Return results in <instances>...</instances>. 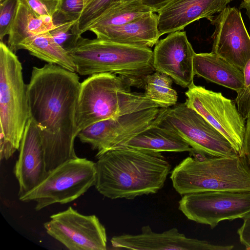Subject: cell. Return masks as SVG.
<instances>
[{"label":"cell","mask_w":250,"mask_h":250,"mask_svg":"<svg viewBox=\"0 0 250 250\" xmlns=\"http://www.w3.org/2000/svg\"><path fill=\"white\" fill-rule=\"evenodd\" d=\"M81 83L76 72L57 64L34 66L27 93L29 119L38 128L46 168L51 171L78 157L76 112Z\"/></svg>","instance_id":"obj_1"},{"label":"cell","mask_w":250,"mask_h":250,"mask_svg":"<svg viewBox=\"0 0 250 250\" xmlns=\"http://www.w3.org/2000/svg\"><path fill=\"white\" fill-rule=\"evenodd\" d=\"M96 163L95 188L111 199L132 200L157 193L171 165L160 152L123 146L107 151Z\"/></svg>","instance_id":"obj_2"},{"label":"cell","mask_w":250,"mask_h":250,"mask_svg":"<svg viewBox=\"0 0 250 250\" xmlns=\"http://www.w3.org/2000/svg\"><path fill=\"white\" fill-rule=\"evenodd\" d=\"M68 53L83 76L110 73L124 78L130 86L144 88L147 75L155 71L150 47L78 36Z\"/></svg>","instance_id":"obj_3"},{"label":"cell","mask_w":250,"mask_h":250,"mask_svg":"<svg viewBox=\"0 0 250 250\" xmlns=\"http://www.w3.org/2000/svg\"><path fill=\"white\" fill-rule=\"evenodd\" d=\"M131 87L124 78L110 73L93 74L81 83L76 112L79 131L102 120L159 107Z\"/></svg>","instance_id":"obj_4"},{"label":"cell","mask_w":250,"mask_h":250,"mask_svg":"<svg viewBox=\"0 0 250 250\" xmlns=\"http://www.w3.org/2000/svg\"><path fill=\"white\" fill-rule=\"evenodd\" d=\"M171 171L170 179L180 195L213 190H250V171L239 154L228 157L190 153Z\"/></svg>","instance_id":"obj_5"},{"label":"cell","mask_w":250,"mask_h":250,"mask_svg":"<svg viewBox=\"0 0 250 250\" xmlns=\"http://www.w3.org/2000/svg\"><path fill=\"white\" fill-rule=\"evenodd\" d=\"M29 119L27 84L21 63L0 42V158L7 160L19 149Z\"/></svg>","instance_id":"obj_6"},{"label":"cell","mask_w":250,"mask_h":250,"mask_svg":"<svg viewBox=\"0 0 250 250\" xmlns=\"http://www.w3.org/2000/svg\"><path fill=\"white\" fill-rule=\"evenodd\" d=\"M96 163L84 158L66 161L51 171L38 186L19 196L23 202L36 203L39 211L51 205L72 202L95 186Z\"/></svg>","instance_id":"obj_7"},{"label":"cell","mask_w":250,"mask_h":250,"mask_svg":"<svg viewBox=\"0 0 250 250\" xmlns=\"http://www.w3.org/2000/svg\"><path fill=\"white\" fill-rule=\"evenodd\" d=\"M159 124L179 135L193 149L192 152L209 157L239 154L219 131L185 103L161 108Z\"/></svg>","instance_id":"obj_8"},{"label":"cell","mask_w":250,"mask_h":250,"mask_svg":"<svg viewBox=\"0 0 250 250\" xmlns=\"http://www.w3.org/2000/svg\"><path fill=\"white\" fill-rule=\"evenodd\" d=\"M178 209L189 220L216 227L221 221L242 218L250 212V190H213L182 196Z\"/></svg>","instance_id":"obj_9"},{"label":"cell","mask_w":250,"mask_h":250,"mask_svg":"<svg viewBox=\"0 0 250 250\" xmlns=\"http://www.w3.org/2000/svg\"><path fill=\"white\" fill-rule=\"evenodd\" d=\"M185 95L186 104L219 131L239 154L243 146L246 122L236 103L221 92L194 83L188 88Z\"/></svg>","instance_id":"obj_10"},{"label":"cell","mask_w":250,"mask_h":250,"mask_svg":"<svg viewBox=\"0 0 250 250\" xmlns=\"http://www.w3.org/2000/svg\"><path fill=\"white\" fill-rule=\"evenodd\" d=\"M161 109L149 108L102 120L81 130L77 137L97 151L98 158L108 150L125 146L155 122Z\"/></svg>","instance_id":"obj_11"},{"label":"cell","mask_w":250,"mask_h":250,"mask_svg":"<svg viewBox=\"0 0 250 250\" xmlns=\"http://www.w3.org/2000/svg\"><path fill=\"white\" fill-rule=\"evenodd\" d=\"M43 224L47 234L70 250H105V228L95 215H85L71 207L51 215Z\"/></svg>","instance_id":"obj_12"},{"label":"cell","mask_w":250,"mask_h":250,"mask_svg":"<svg viewBox=\"0 0 250 250\" xmlns=\"http://www.w3.org/2000/svg\"><path fill=\"white\" fill-rule=\"evenodd\" d=\"M210 22L215 26L211 52L243 70L250 59V36L240 10L228 6Z\"/></svg>","instance_id":"obj_13"},{"label":"cell","mask_w":250,"mask_h":250,"mask_svg":"<svg viewBox=\"0 0 250 250\" xmlns=\"http://www.w3.org/2000/svg\"><path fill=\"white\" fill-rule=\"evenodd\" d=\"M195 53L186 32H172L156 43L153 65L156 71L167 74L177 84L188 88L194 83Z\"/></svg>","instance_id":"obj_14"},{"label":"cell","mask_w":250,"mask_h":250,"mask_svg":"<svg viewBox=\"0 0 250 250\" xmlns=\"http://www.w3.org/2000/svg\"><path fill=\"white\" fill-rule=\"evenodd\" d=\"M110 241L114 249L137 250H230L234 247L189 238L175 228L155 232L148 225L142 227L140 233L114 236Z\"/></svg>","instance_id":"obj_15"},{"label":"cell","mask_w":250,"mask_h":250,"mask_svg":"<svg viewBox=\"0 0 250 250\" xmlns=\"http://www.w3.org/2000/svg\"><path fill=\"white\" fill-rule=\"evenodd\" d=\"M230 0H164L156 5L160 36L181 31L202 18L211 21L214 15L225 9Z\"/></svg>","instance_id":"obj_16"},{"label":"cell","mask_w":250,"mask_h":250,"mask_svg":"<svg viewBox=\"0 0 250 250\" xmlns=\"http://www.w3.org/2000/svg\"><path fill=\"white\" fill-rule=\"evenodd\" d=\"M19 150L14 173L19 183L20 196L34 189L48 174L40 134L30 119L26 125Z\"/></svg>","instance_id":"obj_17"},{"label":"cell","mask_w":250,"mask_h":250,"mask_svg":"<svg viewBox=\"0 0 250 250\" xmlns=\"http://www.w3.org/2000/svg\"><path fill=\"white\" fill-rule=\"evenodd\" d=\"M96 38L120 43L152 47L159 41L158 15L149 12L126 23L89 30Z\"/></svg>","instance_id":"obj_18"},{"label":"cell","mask_w":250,"mask_h":250,"mask_svg":"<svg viewBox=\"0 0 250 250\" xmlns=\"http://www.w3.org/2000/svg\"><path fill=\"white\" fill-rule=\"evenodd\" d=\"M193 71L194 75L237 93L244 87L243 70L212 52L195 53Z\"/></svg>","instance_id":"obj_19"},{"label":"cell","mask_w":250,"mask_h":250,"mask_svg":"<svg viewBox=\"0 0 250 250\" xmlns=\"http://www.w3.org/2000/svg\"><path fill=\"white\" fill-rule=\"evenodd\" d=\"M159 115L149 126L124 146L160 153L193 152V149L179 135L159 124Z\"/></svg>","instance_id":"obj_20"},{"label":"cell","mask_w":250,"mask_h":250,"mask_svg":"<svg viewBox=\"0 0 250 250\" xmlns=\"http://www.w3.org/2000/svg\"><path fill=\"white\" fill-rule=\"evenodd\" d=\"M52 17L36 14L24 1L17 0L15 16L8 34V44L14 53L26 39L47 31L56 26Z\"/></svg>","instance_id":"obj_21"},{"label":"cell","mask_w":250,"mask_h":250,"mask_svg":"<svg viewBox=\"0 0 250 250\" xmlns=\"http://www.w3.org/2000/svg\"><path fill=\"white\" fill-rule=\"evenodd\" d=\"M149 12H155V8L146 3L144 0H124L115 2L85 26L79 34L81 35L92 29L122 25Z\"/></svg>","instance_id":"obj_22"},{"label":"cell","mask_w":250,"mask_h":250,"mask_svg":"<svg viewBox=\"0 0 250 250\" xmlns=\"http://www.w3.org/2000/svg\"><path fill=\"white\" fill-rule=\"evenodd\" d=\"M25 49L30 54L48 63L62 66L76 72V68L68 52L54 39L49 31L30 37L18 46V50Z\"/></svg>","instance_id":"obj_23"},{"label":"cell","mask_w":250,"mask_h":250,"mask_svg":"<svg viewBox=\"0 0 250 250\" xmlns=\"http://www.w3.org/2000/svg\"><path fill=\"white\" fill-rule=\"evenodd\" d=\"M172 83L170 76L155 71L146 77L144 93L160 108H169L175 105L178 100V94L172 86Z\"/></svg>","instance_id":"obj_24"},{"label":"cell","mask_w":250,"mask_h":250,"mask_svg":"<svg viewBox=\"0 0 250 250\" xmlns=\"http://www.w3.org/2000/svg\"><path fill=\"white\" fill-rule=\"evenodd\" d=\"M78 21H65L56 24L49 31L55 41L67 52L74 45L78 35L74 31V26Z\"/></svg>","instance_id":"obj_25"},{"label":"cell","mask_w":250,"mask_h":250,"mask_svg":"<svg viewBox=\"0 0 250 250\" xmlns=\"http://www.w3.org/2000/svg\"><path fill=\"white\" fill-rule=\"evenodd\" d=\"M17 0H3L0 1V40L10 32L16 12Z\"/></svg>","instance_id":"obj_26"},{"label":"cell","mask_w":250,"mask_h":250,"mask_svg":"<svg viewBox=\"0 0 250 250\" xmlns=\"http://www.w3.org/2000/svg\"><path fill=\"white\" fill-rule=\"evenodd\" d=\"M22 0L38 15L52 18L58 13L61 3V0Z\"/></svg>","instance_id":"obj_27"},{"label":"cell","mask_w":250,"mask_h":250,"mask_svg":"<svg viewBox=\"0 0 250 250\" xmlns=\"http://www.w3.org/2000/svg\"><path fill=\"white\" fill-rule=\"evenodd\" d=\"M84 8L83 0H61L57 14H61L65 21H78Z\"/></svg>","instance_id":"obj_28"},{"label":"cell","mask_w":250,"mask_h":250,"mask_svg":"<svg viewBox=\"0 0 250 250\" xmlns=\"http://www.w3.org/2000/svg\"><path fill=\"white\" fill-rule=\"evenodd\" d=\"M237 94L235 103L237 109L246 120L250 112V87L246 89H241Z\"/></svg>","instance_id":"obj_29"},{"label":"cell","mask_w":250,"mask_h":250,"mask_svg":"<svg viewBox=\"0 0 250 250\" xmlns=\"http://www.w3.org/2000/svg\"><path fill=\"white\" fill-rule=\"evenodd\" d=\"M239 155L244 158L250 171V112L246 119L243 146Z\"/></svg>","instance_id":"obj_30"},{"label":"cell","mask_w":250,"mask_h":250,"mask_svg":"<svg viewBox=\"0 0 250 250\" xmlns=\"http://www.w3.org/2000/svg\"><path fill=\"white\" fill-rule=\"evenodd\" d=\"M243 224L237 230L239 240L246 249L250 250V212L243 218Z\"/></svg>","instance_id":"obj_31"},{"label":"cell","mask_w":250,"mask_h":250,"mask_svg":"<svg viewBox=\"0 0 250 250\" xmlns=\"http://www.w3.org/2000/svg\"><path fill=\"white\" fill-rule=\"evenodd\" d=\"M244 85L242 89H246L250 87V59L247 62L243 70Z\"/></svg>","instance_id":"obj_32"},{"label":"cell","mask_w":250,"mask_h":250,"mask_svg":"<svg viewBox=\"0 0 250 250\" xmlns=\"http://www.w3.org/2000/svg\"><path fill=\"white\" fill-rule=\"evenodd\" d=\"M240 9H245L246 10V14L248 16L250 22V0L248 2L242 1L240 5Z\"/></svg>","instance_id":"obj_33"},{"label":"cell","mask_w":250,"mask_h":250,"mask_svg":"<svg viewBox=\"0 0 250 250\" xmlns=\"http://www.w3.org/2000/svg\"><path fill=\"white\" fill-rule=\"evenodd\" d=\"M89 1V0H83L84 4V7H85V6L86 5V4H87V3Z\"/></svg>","instance_id":"obj_34"},{"label":"cell","mask_w":250,"mask_h":250,"mask_svg":"<svg viewBox=\"0 0 250 250\" xmlns=\"http://www.w3.org/2000/svg\"><path fill=\"white\" fill-rule=\"evenodd\" d=\"M243 1H244V2H248L249 0H242Z\"/></svg>","instance_id":"obj_35"},{"label":"cell","mask_w":250,"mask_h":250,"mask_svg":"<svg viewBox=\"0 0 250 250\" xmlns=\"http://www.w3.org/2000/svg\"></svg>","instance_id":"obj_36"}]
</instances>
